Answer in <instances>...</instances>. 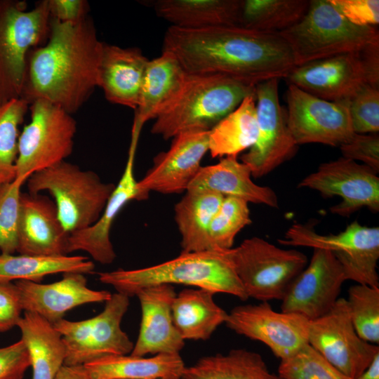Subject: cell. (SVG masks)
I'll return each instance as SVG.
<instances>
[{
    "mask_svg": "<svg viewBox=\"0 0 379 379\" xmlns=\"http://www.w3.org/2000/svg\"><path fill=\"white\" fill-rule=\"evenodd\" d=\"M354 133L379 131V86L366 84L347 102Z\"/></svg>",
    "mask_w": 379,
    "mask_h": 379,
    "instance_id": "cell-41",
    "label": "cell"
},
{
    "mask_svg": "<svg viewBox=\"0 0 379 379\" xmlns=\"http://www.w3.org/2000/svg\"><path fill=\"white\" fill-rule=\"evenodd\" d=\"M251 222L247 201L237 197H225L209 227L211 251L233 248L238 233Z\"/></svg>",
    "mask_w": 379,
    "mask_h": 379,
    "instance_id": "cell-37",
    "label": "cell"
},
{
    "mask_svg": "<svg viewBox=\"0 0 379 379\" xmlns=\"http://www.w3.org/2000/svg\"><path fill=\"white\" fill-rule=\"evenodd\" d=\"M279 34L288 44L296 66L379 44L375 27L351 23L329 0L310 1L302 18Z\"/></svg>",
    "mask_w": 379,
    "mask_h": 379,
    "instance_id": "cell-5",
    "label": "cell"
},
{
    "mask_svg": "<svg viewBox=\"0 0 379 379\" xmlns=\"http://www.w3.org/2000/svg\"><path fill=\"white\" fill-rule=\"evenodd\" d=\"M225 251L248 298L260 302L281 300L307 264L303 253L279 248L257 237Z\"/></svg>",
    "mask_w": 379,
    "mask_h": 379,
    "instance_id": "cell-8",
    "label": "cell"
},
{
    "mask_svg": "<svg viewBox=\"0 0 379 379\" xmlns=\"http://www.w3.org/2000/svg\"><path fill=\"white\" fill-rule=\"evenodd\" d=\"M278 375L283 379H352L339 371L309 343L281 360Z\"/></svg>",
    "mask_w": 379,
    "mask_h": 379,
    "instance_id": "cell-39",
    "label": "cell"
},
{
    "mask_svg": "<svg viewBox=\"0 0 379 379\" xmlns=\"http://www.w3.org/2000/svg\"><path fill=\"white\" fill-rule=\"evenodd\" d=\"M286 100L288 126L298 145L340 147L353 137L347 102L328 101L292 84L288 85Z\"/></svg>",
    "mask_w": 379,
    "mask_h": 379,
    "instance_id": "cell-15",
    "label": "cell"
},
{
    "mask_svg": "<svg viewBox=\"0 0 379 379\" xmlns=\"http://www.w3.org/2000/svg\"><path fill=\"white\" fill-rule=\"evenodd\" d=\"M255 85L220 74H187L175 101L155 119L151 132L164 139L189 131H210L248 96Z\"/></svg>",
    "mask_w": 379,
    "mask_h": 379,
    "instance_id": "cell-4",
    "label": "cell"
},
{
    "mask_svg": "<svg viewBox=\"0 0 379 379\" xmlns=\"http://www.w3.org/2000/svg\"><path fill=\"white\" fill-rule=\"evenodd\" d=\"M258 137L255 96H248L209 131L213 158L236 156L251 147Z\"/></svg>",
    "mask_w": 379,
    "mask_h": 379,
    "instance_id": "cell-33",
    "label": "cell"
},
{
    "mask_svg": "<svg viewBox=\"0 0 379 379\" xmlns=\"http://www.w3.org/2000/svg\"><path fill=\"white\" fill-rule=\"evenodd\" d=\"M14 284L19 292L22 310L36 313L52 324L77 306L106 302L112 295L107 291L89 288L84 274L77 272L64 273L60 281L51 284L24 280Z\"/></svg>",
    "mask_w": 379,
    "mask_h": 379,
    "instance_id": "cell-22",
    "label": "cell"
},
{
    "mask_svg": "<svg viewBox=\"0 0 379 379\" xmlns=\"http://www.w3.org/2000/svg\"><path fill=\"white\" fill-rule=\"evenodd\" d=\"M55 379H91L84 366L64 365Z\"/></svg>",
    "mask_w": 379,
    "mask_h": 379,
    "instance_id": "cell-47",
    "label": "cell"
},
{
    "mask_svg": "<svg viewBox=\"0 0 379 379\" xmlns=\"http://www.w3.org/2000/svg\"><path fill=\"white\" fill-rule=\"evenodd\" d=\"M336 10L351 23L375 27L379 23L378 0H329Z\"/></svg>",
    "mask_w": 379,
    "mask_h": 379,
    "instance_id": "cell-43",
    "label": "cell"
},
{
    "mask_svg": "<svg viewBox=\"0 0 379 379\" xmlns=\"http://www.w3.org/2000/svg\"><path fill=\"white\" fill-rule=\"evenodd\" d=\"M225 251L182 252L175 258L150 267L100 272L98 279L129 298L150 286L181 284L246 300Z\"/></svg>",
    "mask_w": 379,
    "mask_h": 379,
    "instance_id": "cell-3",
    "label": "cell"
},
{
    "mask_svg": "<svg viewBox=\"0 0 379 379\" xmlns=\"http://www.w3.org/2000/svg\"><path fill=\"white\" fill-rule=\"evenodd\" d=\"M317 98L346 102L362 86H379V44L295 66L284 78Z\"/></svg>",
    "mask_w": 379,
    "mask_h": 379,
    "instance_id": "cell-9",
    "label": "cell"
},
{
    "mask_svg": "<svg viewBox=\"0 0 379 379\" xmlns=\"http://www.w3.org/2000/svg\"><path fill=\"white\" fill-rule=\"evenodd\" d=\"M187 75L170 52L162 51L160 56L149 60L132 128L141 131L147 121L165 112L182 91Z\"/></svg>",
    "mask_w": 379,
    "mask_h": 379,
    "instance_id": "cell-25",
    "label": "cell"
},
{
    "mask_svg": "<svg viewBox=\"0 0 379 379\" xmlns=\"http://www.w3.org/2000/svg\"><path fill=\"white\" fill-rule=\"evenodd\" d=\"M309 4L308 0H241L239 26L279 33L298 23Z\"/></svg>",
    "mask_w": 379,
    "mask_h": 379,
    "instance_id": "cell-35",
    "label": "cell"
},
{
    "mask_svg": "<svg viewBox=\"0 0 379 379\" xmlns=\"http://www.w3.org/2000/svg\"><path fill=\"white\" fill-rule=\"evenodd\" d=\"M26 182L29 193L46 191L51 195L69 234L97 222L115 187L95 172L66 161L32 174Z\"/></svg>",
    "mask_w": 379,
    "mask_h": 379,
    "instance_id": "cell-6",
    "label": "cell"
},
{
    "mask_svg": "<svg viewBox=\"0 0 379 379\" xmlns=\"http://www.w3.org/2000/svg\"><path fill=\"white\" fill-rule=\"evenodd\" d=\"M308 343L352 379H357L379 353L378 345L364 340L357 334L343 298H340L326 314L310 321Z\"/></svg>",
    "mask_w": 379,
    "mask_h": 379,
    "instance_id": "cell-14",
    "label": "cell"
},
{
    "mask_svg": "<svg viewBox=\"0 0 379 379\" xmlns=\"http://www.w3.org/2000/svg\"><path fill=\"white\" fill-rule=\"evenodd\" d=\"M47 0L27 9L26 1H0V105L20 98L27 55L50 32Z\"/></svg>",
    "mask_w": 379,
    "mask_h": 379,
    "instance_id": "cell-7",
    "label": "cell"
},
{
    "mask_svg": "<svg viewBox=\"0 0 379 379\" xmlns=\"http://www.w3.org/2000/svg\"><path fill=\"white\" fill-rule=\"evenodd\" d=\"M84 366L91 379H181L186 367L180 354L110 355Z\"/></svg>",
    "mask_w": 379,
    "mask_h": 379,
    "instance_id": "cell-28",
    "label": "cell"
},
{
    "mask_svg": "<svg viewBox=\"0 0 379 379\" xmlns=\"http://www.w3.org/2000/svg\"><path fill=\"white\" fill-rule=\"evenodd\" d=\"M29 105L30 121L18 138L16 177H29L65 161L73 150L77 132L72 114L59 106L44 100Z\"/></svg>",
    "mask_w": 379,
    "mask_h": 379,
    "instance_id": "cell-11",
    "label": "cell"
},
{
    "mask_svg": "<svg viewBox=\"0 0 379 379\" xmlns=\"http://www.w3.org/2000/svg\"><path fill=\"white\" fill-rule=\"evenodd\" d=\"M225 324L237 334L265 344L280 360L308 343L310 321L297 313L274 311L268 302L235 307Z\"/></svg>",
    "mask_w": 379,
    "mask_h": 379,
    "instance_id": "cell-17",
    "label": "cell"
},
{
    "mask_svg": "<svg viewBox=\"0 0 379 379\" xmlns=\"http://www.w3.org/2000/svg\"><path fill=\"white\" fill-rule=\"evenodd\" d=\"M209 131H189L173 138L170 148L158 154L152 166L137 182V201L151 192L164 194L186 192L208 152Z\"/></svg>",
    "mask_w": 379,
    "mask_h": 379,
    "instance_id": "cell-19",
    "label": "cell"
},
{
    "mask_svg": "<svg viewBox=\"0 0 379 379\" xmlns=\"http://www.w3.org/2000/svg\"><path fill=\"white\" fill-rule=\"evenodd\" d=\"M29 177H16L0 185V251L14 254L18 250L21 187Z\"/></svg>",
    "mask_w": 379,
    "mask_h": 379,
    "instance_id": "cell-40",
    "label": "cell"
},
{
    "mask_svg": "<svg viewBox=\"0 0 379 379\" xmlns=\"http://www.w3.org/2000/svg\"><path fill=\"white\" fill-rule=\"evenodd\" d=\"M139 135L131 134L128 158L123 173L109 196L96 222L69 235L67 253L77 251L88 253L102 265L111 264L117 255L110 239V230L118 214L131 200H137V180L134 162Z\"/></svg>",
    "mask_w": 379,
    "mask_h": 379,
    "instance_id": "cell-20",
    "label": "cell"
},
{
    "mask_svg": "<svg viewBox=\"0 0 379 379\" xmlns=\"http://www.w3.org/2000/svg\"><path fill=\"white\" fill-rule=\"evenodd\" d=\"M278 81L271 79L255 85L258 137L241 157L255 178L271 173L292 158L298 149L288 126L286 110L279 102Z\"/></svg>",
    "mask_w": 379,
    "mask_h": 379,
    "instance_id": "cell-13",
    "label": "cell"
},
{
    "mask_svg": "<svg viewBox=\"0 0 379 379\" xmlns=\"http://www.w3.org/2000/svg\"><path fill=\"white\" fill-rule=\"evenodd\" d=\"M148 59L138 48L102 43L98 87L110 102L136 109Z\"/></svg>",
    "mask_w": 379,
    "mask_h": 379,
    "instance_id": "cell-24",
    "label": "cell"
},
{
    "mask_svg": "<svg viewBox=\"0 0 379 379\" xmlns=\"http://www.w3.org/2000/svg\"><path fill=\"white\" fill-rule=\"evenodd\" d=\"M174 287L159 284L140 290L138 297L142 311L139 333L131 355L179 354L185 346L173 319Z\"/></svg>",
    "mask_w": 379,
    "mask_h": 379,
    "instance_id": "cell-21",
    "label": "cell"
},
{
    "mask_svg": "<svg viewBox=\"0 0 379 379\" xmlns=\"http://www.w3.org/2000/svg\"><path fill=\"white\" fill-rule=\"evenodd\" d=\"M151 5L157 15L173 27L199 29L239 26L241 0H157Z\"/></svg>",
    "mask_w": 379,
    "mask_h": 379,
    "instance_id": "cell-27",
    "label": "cell"
},
{
    "mask_svg": "<svg viewBox=\"0 0 379 379\" xmlns=\"http://www.w3.org/2000/svg\"><path fill=\"white\" fill-rule=\"evenodd\" d=\"M17 326L29 353L32 379H55L67 356L60 333L46 319L31 312H24Z\"/></svg>",
    "mask_w": 379,
    "mask_h": 379,
    "instance_id": "cell-29",
    "label": "cell"
},
{
    "mask_svg": "<svg viewBox=\"0 0 379 379\" xmlns=\"http://www.w3.org/2000/svg\"><path fill=\"white\" fill-rule=\"evenodd\" d=\"M94 269V263L82 255L0 253V282L24 280L39 283L47 275L68 272L91 274Z\"/></svg>",
    "mask_w": 379,
    "mask_h": 379,
    "instance_id": "cell-34",
    "label": "cell"
},
{
    "mask_svg": "<svg viewBox=\"0 0 379 379\" xmlns=\"http://www.w3.org/2000/svg\"><path fill=\"white\" fill-rule=\"evenodd\" d=\"M251 176L248 166L239 161L237 157L227 156L215 164L201 166L187 191H210L224 197L278 208L275 192L270 187L255 184Z\"/></svg>",
    "mask_w": 379,
    "mask_h": 379,
    "instance_id": "cell-26",
    "label": "cell"
},
{
    "mask_svg": "<svg viewBox=\"0 0 379 379\" xmlns=\"http://www.w3.org/2000/svg\"><path fill=\"white\" fill-rule=\"evenodd\" d=\"M351 320L359 336L375 345L379 343V287L357 284L346 299Z\"/></svg>",
    "mask_w": 379,
    "mask_h": 379,
    "instance_id": "cell-38",
    "label": "cell"
},
{
    "mask_svg": "<svg viewBox=\"0 0 379 379\" xmlns=\"http://www.w3.org/2000/svg\"><path fill=\"white\" fill-rule=\"evenodd\" d=\"M223 198L210 191H187L175 204V220L181 236L182 252L211 251L209 227Z\"/></svg>",
    "mask_w": 379,
    "mask_h": 379,
    "instance_id": "cell-31",
    "label": "cell"
},
{
    "mask_svg": "<svg viewBox=\"0 0 379 379\" xmlns=\"http://www.w3.org/2000/svg\"><path fill=\"white\" fill-rule=\"evenodd\" d=\"M181 379H283L272 373L262 356L246 349H234L199 359L186 366Z\"/></svg>",
    "mask_w": 379,
    "mask_h": 379,
    "instance_id": "cell-32",
    "label": "cell"
},
{
    "mask_svg": "<svg viewBox=\"0 0 379 379\" xmlns=\"http://www.w3.org/2000/svg\"><path fill=\"white\" fill-rule=\"evenodd\" d=\"M278 242L330 251L341 265L347 280L379 287V228L353 221L338 234H322L309 225H292Z\"/></svg>",
    "mask_w": 379,
    "mask_h": 379,
    "instance_id": "cell-10",
    "label": "cell"
},
{
    "mask_svg": "<svg viewBox=\"0 0 379 379\" xmlns=\"http://www.w3.org/2000/svg\"><path fill=\"white\" fill-rule=\"evenodd\" d=\"M357 379H379V353H378L368 367Z\"/></svg>",
    "mask_w": 379,
    "mask_h": 379,
    "instance_id": "cell-48",
    "label": "cell"
},
{
    "mask_svg": "<svg viewBox=\"0 0 379 379\" xmlns=\"http://www.w3.org/2000/svg\"><path fill=\"white\" fill-rule=\"evenodd\" d=\"M298 187L312 189L325 197L338 196L341 201L330 208L331 213L348 217L366 207L379 211V177L370 167L340 157L319 165L303 178Z\"/></svg>",
    "mask_w": 379,
    "mask_h": 379,
    "instance_id": "cell-16",
    "label": "cell"
},
{
    "mask_svg": "<svg viewBox=\"0 0 379 379\" xmlns=\"http://www.w3.org/2000/svg\"><path fill=\"white\" fill-rule=\"evenodd\" d=\"M22 307L18 290L13 282H0V332L17 326Z\"/></svg>",
    "mask_w": 379,
    "mask_h": 379,
    "instance_id": "cell-45",
    "label": "cell"
},
{
    "mask_svg": "<svg viewBox=\"0 0 379 379\" xmlns=\"http://www.w3.org/2000/svg\"><path fill=\"white\" fill-rule=\"evenodd\" d=\"M105 302L95 317L77 321L62 319L53 324L66 348L65 365L84 366L103 357L131 352L134 344L121 328L129 297L117 292Z\"/></svg>",
    "mask_w": 379,
    "mask_h": 379,
    "instance_id": "cell-12",
    "label": "cell"
},
{
    "mask_svg": "<svg viewBox=\"0 0 379 379\" xmlns=\"http://www.w3.org/2000/svg\"><path fill=\"white\" fill-rule=\"evenodd\" d=\"M214 295L201 288H185L176 294L172 314L174 324L184 340H206L225 323L227 312L215 303Z\"/></svg>",
    "mask_w": 379,
    "mask_h": 379,
    "instance_id": "cell-30",
    "label": "cell"
},
{
    "mask_svg": "<svg viewBox=\"0 0 379 379\" xmlns=\"http://www.w3.org/2000/svg\"><path fill=\"white\" fill-rule=\"evenodd\" d=\"M162 48L173 54L189 74H220L253 85L284 79L296 66L279 33L240 26L199 29L170 26Z\"/></svg>",
    "mask_w": 379,
    "mask_h": 379,
    "instance_id": "cell-1",
    "label": "cell"
},
{
    "mask_svg": "<svg viewBox=\"0 0 379 379\" xmlns=\"http://www.w3.org/2000/svg\"><path fill=\"white\" fill-rule=\"evenodd\" d=\"M345 281L341 265L330 251L313 249L309 265L292 281L281 300V311L299 314L309 321L321 317L340 298Z\"/></svg>",
    "mask_w": 379,
    "mask_h": 379,
    "instance_id": "cell-18",
    "label": "cell"
},
{
    "mask_svg": "<svg viewBox=\"0 0 379 379\" xmlns=\"http://www.w3.org/2000/svg\"><path fill=\"white\" fill-rule=\"evenodd\" d=\"M52 19L63 23H76L88 17L89 5L85 0H47Z\"/></svg>",
    "mask_w": 379,
    "mask_h": 379,
    "instance_id": "cell-46",
    "label": "cell"
},
{
    "mask_svg": "<svg viewBox=\"0 0 379 379\" xmlns=\"http://www.w3.org/2000/svg\"><path fill=\"white\" fill-rule=\"evenodd\" d=\"M102 43L88 16L76 23L51 18L46 42L27 55L20 98L76 112L98 87Z\"/></svg>",
    "mask_w": 379,
    "mask_h": 379,
    "instance_id": "cell-2",
    "label": "cell"
},
{
    "mask_svg": "<svg viewBox=\"0 0 379 379\" xmlns=\"http://www.w3.org/2000/svg\"><path fill=\"white\" fill-rule=\"evenodd\" d=\"M29 367V356L22 339L0 347V379H23Z\"/></svg>",
    "mask_w": 379,
    "mask_h": 379,
    "instance_id": "cell-44",
    "label": "cell"
},
{
    "mask_svg": "<svg viewBox=\"0 0 379 379\" xmlns=\"http://www.w3.org/2000/svg\"><path fill=\"white\" fill-rule=\"evenodd\" d=\"M342 157L360 161L375 173L379 172V136L376 133H354L352 139L340 145Z\"/></svg>",
    "mask_w": 379,
    "mask_h": 379,
    "instance_id": "cell-42",
    "label": "cell"
},
{
    "mask_svg": "<svg viewBox=\"0 0 379 379\" xmlns=\"http://www.w3.org/2000/svg\"><path fill=\"white\" fill-rule=\"evenodd\" d=\"M69 235L59 220L53 199L40 193H21L19 254L67 255Z\"/></svg>",
    "mask_w": 379,
    "mask_h": 379,
    "instance_id": "cell-23",
    "label": "cell"
},
{
    "mask_svg": "<svg viewBox=\"0 0 379 379\" xmlns=\"http://www.w3.org/2000/svg\"><path fill=\"white\" fill-rule=\"evenodd\" d=\"M29 104L22 98L0 105V185L16 177L15 163L18 151V127Z\"/></svg>",
    "mask_w": 379,
    "mask_h": 379,
    "instance_id": "cell-36",
    "label": "cell"
}]
</instances>
